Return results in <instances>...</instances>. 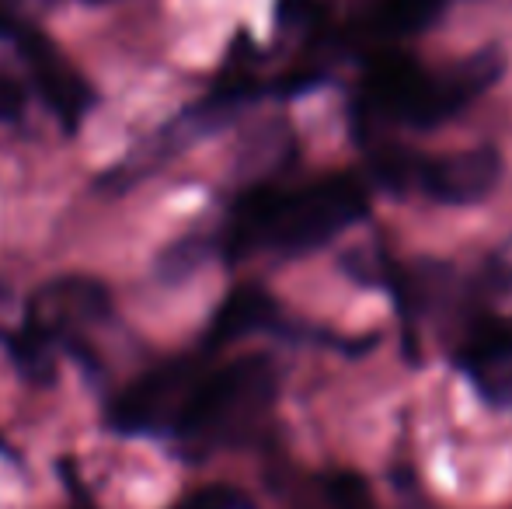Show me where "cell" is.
I'll use <instances>...</instances> for the list:
<instances>
[{"mask_svg": "<svg viewBox=\"0 0 512 509\" xmlns=\"http://www.w3.org/2000/svg\"><path fill=\"white\" fill-rule=\"evenodd\" d=\"M370 196L356 175H324L297 189L265 182L248 189L213 234V248L227 262L251 255L300 258L366 217Z\"/></svg>", "mask_w": 512, "mask_h": 509, "instance_id": "obj_1", "label": "cell"}, {"mask_svg": "<svg viewBox=\"0 0 512 509\" xmlns=\"http://www.w3.org/2000/svg\"><path fill=\"white\" fill-rule=\"evenodd\" d=\"M506 74L499 46H485L467 60L429 70L405 53H377L352 102V126L366 140L380 126L436 129L450 123Z\"/></svg>", "mask_w": 512, "mask_h": 509, "instance_id": "obj_2", "label": "cell"}, {"mask_svg": "<svg viewBox=\"0 0 512 509\" xmlns=\"http://www.w3.org/2000/svg\"><path fill=\"white\" fill-rule=\"evenodd\" d=\"M279 394V367L272 356L251 353L223 367H203L185 391L168 440L199 461L223 447H237L258 429Z\"/></svg>", "mask_w": 512, "mask_h": 509, "instance_id": "obj_3", "label": "cell"}, {"mask_svg": "<svg viewBox=\"0 0 512 509\" xmlns=\"http://www.w3.org/2000/svg\"><path fill=\"white\" fill-rule=\"evenodd\" d=\"M115 314V304L98 279L60 276L35 290L25 307V321L14 335H7V353L14 367L32 384H49L56 370V349L84 360L88 332L105 325Z\"/></svg>", "mask_w": 512, "mask_h": 509, "instance_id": "obj_4", "label": "cell"}, {"mask_svg": "<svg viewBox=\"0 0 512 509\" xmlns=\"http://www.w3.org/2000/svg\"><path fill=\"white\" fill-rule=\"evenodd\" d=\"M203 367L206 349L150 367L147 374H140L115 394L112 408H108V426L122 436H164L178 405H182L185 391H189Z\"/></svg>", "mask_w": 512, "mask_h": 509, "instance_id": "obj_5", "label": "cell"}, {"mask_svg": "<svg viewBox=\"0 0 512 509\" xmlns=\"http://www.w3.org/2000/svg\"><path fill=\"white\" fill-rule=\"evenodd\" d=\"M14 46H18V56L25 60L28 77H32L35 95L42 98L53 119L60 123L67 133H77L81 123L88 119L91 105H95V91L91 84L81 77V70L53 46L46 32L32 25H18L14 28Z\"/></svg>", "mask_w": 512, "mask_h": 509, "instance_id": "obj_6", "label": "cell"}, {"mask_svg": "<svg viewBox=\"0 0 512 509\" xmlns=\"http://www.w3.org/2000/svg\"><path fill=\"white\" fill-rule=\"evenodd\" d=\"M457 370L492 408H512V325L509 318H474L453 353Z\"/></svg>", "mask_w": 512, "mask_h": 509, "instance_id": "obj_7", "label": "cell"}, {"mask_svg": "<svg viewBox=\"0 0 512 509\" xmlns=\"http://www.w3.org/2000/svg\"><path fill=\"white\" fill-rule=\"evenodd\" d=\"M502 178V154L495 147L453 150V154L422 157L418 189L439 206H474L495 192Z\"/></svg>", "mask_w": 512, "mask_h": 509, "instance_id": "obj_8", "label": "cell"}, {"mask_svg": "<svg viewBox=\"0 0 512 509\" xmlns=\"http://www.w3.org/2000/svg\"><path fill=\"white\" fill-rule=\"evenodd\" d=\"M255 332L290 335V339L304 335L300 325L286 321L283 307H279V300L272 297L269 290H262V286H255V283H244V286H237V290H230L227 297H223V304L216 307L213 321H209V328H206L203 349L209 353V349L230 346V342L244 339V335H255Z\"/></svg>", "mask_w": 512, "mask_h": 509, "instance_id": "obj_9", "label": "cell"}, {"mask_svg": "<svg viewBox=\"0 0 512 509\" xmlns=\"http://www.w3.org/2000/svg\"><path fill=\"white\" fill-rule=\"evenodd\" d=\"M446 7L450 0H373L356 21H349L345 39H352V46L387 53V46L429 32L443 18Z\"/></svg>", "mask_w": 512, "mask_h": 509, "instance_id": "obj_10", "label": "cell"}, {"mask_svg": "<svg viewBox=\"0 0 512 509\" xmlns=\"http://www.w3.org/2000/svg\"><path fill=\"white\" fill-rule=\"evenodd\" d=\"M422 157L418 150L401 147V143H384L377 140L370 147V178L384 192H408L418 189V171H422Z\"/></svg>", "mask_w": 512, "mask_h": 509, "instance_id": "obj_11", "label": "cell"}, {"mask_svg": "<svg viewBox=\"0 0 512 509\" xmlns=\"http://www.w3.org/2000/svg\"><path fill=\"white\" fill-rule=\"evenodd\" d=\"M213 252H216L213 234L189 231L185 238L171 241V245L157 255V279H161V283H182V279H189Z\"/></svg>", "mask_w": 512, "mask_h": 509, "instance_id": "obj_12", "label": "cell"}, {"mask_svg": "<svg viewBox=\"0 0 512 509\" xmlns=\"http://www.w3.org/2000/svg\"><path fill=\"white\" fill-rule=\"evenodd\" d=\"M171 509H255L248 496H244L241 489H234V485H203V489L189 492L185 499H178Z\"/></svg>", "mask_w": 512, "mask_h": 509, "instance_id": "obj_13", "label": "cell"}, {"mask_svg": "<svg viewBox=\"0 0 512 509\" xmlns=\"http://www.w3.org/2000/svg\"><path fill=\"white\" fill-rule=\"evenodd\" d=\"M485 286H492L495 293H512V238L499 252H492L485 265Z\"/></svg>", "mask_w": 512, "mask_h": 509, "instance_id": "obj_14", "label": "cell"}, {"mask_svg": "<svg viewBox=\"0 0 512 509\" xmlns=\"http://www.w3.org/2000/svg\"><path fill=\"white\" fill-rule=\"evenodd\" d=\"M25 88L18 81H11L7 74H0V123H14L25 112Z\"/></svg>", "mask_w": 512, "mask_h": 509, "instance_id": "obj_15", "label": "cell"}, {"mask_svg": "<svg viewBox=\"0 0 512 509\" xmlns=\"http://www.w3.org/2000/svg\"><path fill=\"white\" fill-rule=\"evenodd\" d=\"M84 4H108V0H84Z\"/></svg>", "mask_w": 512, "mask_h": 509, "instance_id": "obj_16", "label": "cell"}, {"mask_svg": "<svg viewBox=\"0 0 512 509\" xmlns=\"http://www.w3.org/2000/svg\"><path fill=\"white\" fill-rule=\"evenodd\" d=\"M509 325H512V318H509Z\"/></svg>", "mask_w": 512, "mask_h": 509, "instance_id": "obj_17", "label": "cell"}]
</instances>
